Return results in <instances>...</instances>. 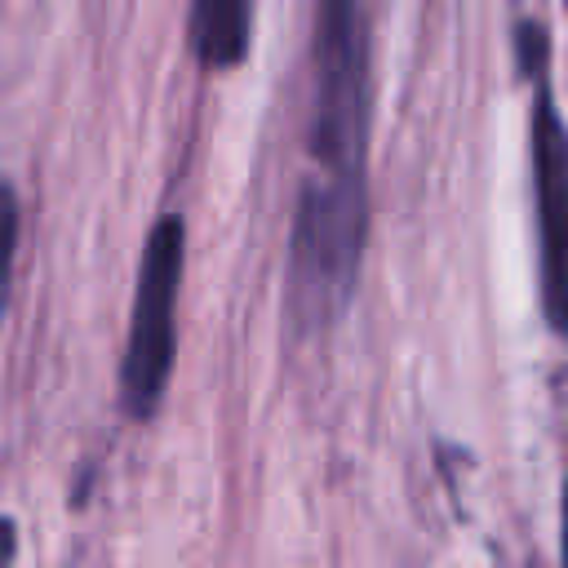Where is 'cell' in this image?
Here are the masks:
<instances>
[{"instance_id": "cell-1", "label": "cell", "mask_w": 568, "mask_h": 568, "mask_svg": "<svg viewBox=\"0 0 568 568\" xmlns=\"http://www.w3.org/2000/svg\"><path fill=\"white\" fill-rule=\"evenodd\" d=\"M368 151V22L359 0H320L311 164L293 222L288 306L297 324H333L351 297L364 248Z\"/></svg>"}, {"instance_id": "cell-2", "label": "cell", "mask_w": 568, "mask_h": 568, "mask_svg": "<svg viewBox=\"0 0 568 568\" xmlns=\"http://www.w3.org/2000/svg\"><path fill=\"white\" fill-rule=\"evenodd\" d=\"M182 217H160L146 235L138 288H133V320L120 359V399L129 417H151L164 399L173 342H178V284H182Z\"/></svg>"}, {"instance_id": "cell-3", "label": "cell", "mask_w": 568, "mask_h": 568, "mask_svg": "<svg viewBox=\"0 0 568 568\" xmlns=\"http://www.w3.org/2000/svg\"><path fill=\"white\" fill-rule=\"evenodd\" d=\"M532 182L541 240V306L555 333H568V129L541 84L532 111Z\"/></svg>"}, {"instance_id": "cell-4", "label": "cell", "mask_w": 568, "mask_h": 568, "mask_svg": "<svg viewBox=\"0 0 568 568\" xmlns=\"http://www.w3.org/2000/svg\"><path fill=\"white\" fill-rule=\"evenodd\" d=\"M191 44L204 67H235L248 49V0H195Z\"/></svg>"}, {"instance_id": "cell-5", "label": "cell", "mask_w": 568, "mask_h": 568, "mask_svg": "<svg viewBox=\"0 0 568 568\" xmlns=\"http://www.w3.org/2000/svg\"><path fill=\"white\" fill-rule=\"evenodd\" d=\"M13 253H18V195L0 182V324L9 311V284H13Z\"/></svg>"}, {"instance_id": "cell-6", "label": "cell", "mask_w": 568, "mask_h": 568, "mask_svg": "<svg viewBox=\"0 0 568 568\" xmlns=\"http://www.w3.org/2000/svg\"><path fill=\"white\" fill-rule=\"evenodd\" d=\"M13 559H18V532L9 519H0V568H13Z\"/></svg>"}, {"instance_id": "cell-7", "label": "cell", "mask_w": 568, "mask_h": 568, "mask_svg": "<svg viewBox=\"0 0 568 568\" xmlns=\"http://www.w3.org/2000/svg\"><path fill=\"white\" fill-rule=\"evenodd\" d=\"M564 568H568V488H564Z\"/></svg>"}]
</instances>
